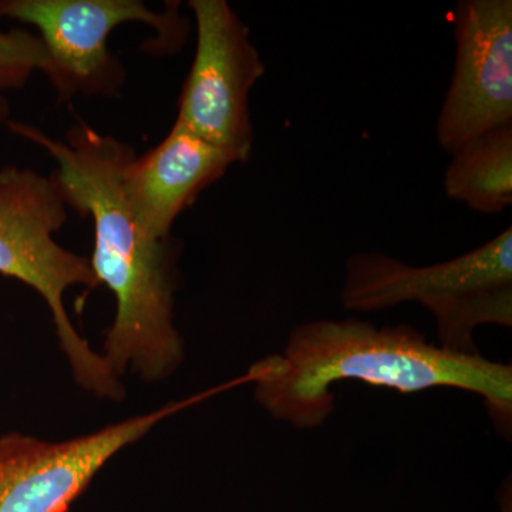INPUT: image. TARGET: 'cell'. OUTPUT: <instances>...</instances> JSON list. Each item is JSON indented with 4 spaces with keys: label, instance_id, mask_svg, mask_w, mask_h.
<instances>
[{
    "label": "cell",
    "instance_id": "1",
    "mask_svg": "<svg viewBox=\"0 0 512 512\" xmlns=\"http://www.w3.org/2000/svg\"><path fill=\"white\" fill-rule=\"evenodd\" d=\"M6 124L55 158L52 175L67 207L93 220L90 265L99 284L116 298L101 356L117 377L130 370L148 383L167 379L184 360L174 323L173 247L170 239L144 234L128 207L123 173L136 157L133 147L82 120L63 140L20 121Z\"/></svg>",
    "mask_w": 512,
    "mask_h": 512
},
{
    "label": "cell",
    "instance_id": "2",
    "mask_svg": "<svg viewBox=\"0 0 512 512\" xmlns=\"http://www.w3.org/2000/svg\"><path fill=\"white\" fill-rule=\"evenodd\" d=\"M259 406L295 429H318L335 410L332 386L356 380L403 394L436 387L483 399L495 427L511 431L512 367L427 342L412 326L320 319L295 326L284 350L249 367Z\"/></svg>",
    "mask_w": 512,
    "mask_h": 512
},
{
    "label": "cell",
    "instance_id": "3",
    "mask_svg": "<svg viewBox=\"0 0 512 512\" xmlns=\"http://www.w3.org/2000/svg\"><path fill=\"white\" fill-rule=\"evenodd\" d=\"M342 302L356 312L420 303L436 320L440 348L480 355V326H512V228L440 264L413 266L380 252L349 256Z\"/></svg>",
    "mask_w": 512,
    "mask_h": 512
},
{
    "label": "cell",
    "instance_id": "4",
    "mask_svg": "<svg viewBox=\"0 0 512 512\" xmlns=\"http://www.w3.org/2000/svg\"><path fill=\"white\" fill-rule=\"evenodd\" d=\"M66 200L53 175L16 165L0 170V275L30 286L52 312L60 350L80 387L121 400L124 387L100 352L74 328L64 306L73 286L99 288L90 259L63 248L55 234L67 221Z\"/></svg>",
    "mask_w": 512,
    "mask_h": 512
},
{
    "label": "cell",
    "instance_id": "5",
    "mask_svg": "<svg viewBox=\"0 0 512 512\" xmlns=\"http://www.w3.org/2000/svg\"><path fill=\"white\" fill-rule=\"evenodd\" d=\"M0 19H13L39 30L49 56L46 77L59 101L83 96L116 97L126 70L109 49V37L124 23L156 30L150 53H177L190 33L180 3L156 12L140 0H0Z\"/></svg>",
    "mask_w": 512,
    "mask_h": 512
},
{
    "label": "cell",
    "instance_id": "6",
    "mask_svg": "<svg viewBox=\"0 0 512 512\" xmlns=\"http://www.w3.org/2000/svg\"><path fill=\"white\" fill-rule=\"evenodd\" d=\"M197 46L178 100V123L234 160L254 144L249 94L265 73L249 29L225 0H190Z\"/></svg>",
    "mask_w": 512,
    "mask_h": 512
},
{
    "label": "cell",
    "instance_id": "7",
    "mask_svg": "<svg viewBox=\"0 0 512 512\" xmlns=\"http://www.w3.org/2000/svg\"><path fill=\"white\" fill-rule=\"evenodd\" d=\"M202 396L158 407L84 436L45 440L23 433L0 436V512H69L101 468L143 439L161 421Z\"/></svg>",
    "mask_w": 512,
    "mask_h": 512
},
{
    "label": "cell",
    "instance_id": "8",
    "mask_svg": "<svg viewBox=\"0 0 512 512\" xmlns=\"http://www.w3.org/2000/svg\"><path fill=\"white\" fill-rule=\"evenodd\" d=\"M453 18L456 62L436 124L437 143L450 156L512 126L511 0H463Z\"/></svg>",
    "mask_w": 512,
    "mask_h": 512
},
{
    "label": "cell",
    "instance_id": "9",
    "mask_svg": "<svg viewBox=\"0 0 512 512\" xmlns=\"http://www.w3.org/2000/svg\"><path fill=\"white\" fill-rule=\"evenodd\" d=\"M232 164L228 154L175 121L161 143L126 165L124 197L144 234L165 241L178 215Z\"/></svg>",
    "mask_w": 512,
    "mask_h": 512
},
{
    "label": "cell",
    "instance_id": "10",
    "mask_svg": "<svg viewBox=\"0 0 512 512\" xmlns=\"http://www.w3.org/2000/svg\"><path fill=\"white\" fill-rule=\"evenodd\" d=\"M444 191L481 214L507 210L512 204V126L476 137L451 154Z\"/></svg>",
    "mask_w": 512,
    "mask_h": 512
},
{
    "label": "cell",
    "instance_id": "11",
    "mask_svg": "<svg viewBox=\"0 0 512 512\" xmlns=\"http://www.w3.org/2000/svg\"><path fill=\"white\" fill-rule=\"evenodd\" d=\"M49 56L42 39L25 29L0 32V94L22 89L32 74L49 72Z\"/></svg>",
    "mask_w": 512,
    "mask_h": 512
},
{
    "label": "cell",
    "instance_id": "12",
    "mask_svg": "<svg viewBox=\"0 0 512 512\" xmlns=\"http://www.w3.org/2000/svg\"><path fill=\"white\" fill-rule=\"evenodd\" d=\"M498 501H500L501 512H512V487L510 478L507 483L501 487L500 494H498Z\"/></svg>",
    "mask_w": 512,
    "mask_h": 512
},
{
    "label": "cell",
    "instance_id": "13",
    "mask_svg": "<svg viewBox=\"0 0 512 512\" xmlns=\"http://www.w3.org/2000/svg\"><path fill=\"white\" fill-rule=\"evenodd\" d=\"M10 116V104L9 101L0 94V123H8Z\"/></svg>",
    "mask_w": 512,
    "mask_h": 512
}]
</instances>
